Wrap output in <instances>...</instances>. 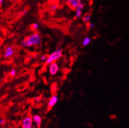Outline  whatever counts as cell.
<instances>
[{
    "instance_id": "6da1fadb",
    "label": "cell",
    "mask_w": 129,
    "mask_h": 128,
    "mask_svg": "<svg viewBox=\"0 0 129 128\" xmlns=\"http://www.w3.org/2000/svg\"><path fill=\"white\" fill-rule=\"evenodd\" d=\"M41 37L38 32H34L21 42V46L23 48H30L37 46L41 43Z\"/></svg>"
},
{
    "instance_id": "7a4b0ae2",
    "label": "cell",
    "mask_w": 129,
    "mask_h": 128,
    "mask_svg": "<svg viewBox=\"0 0 129 128\" xmlns=\"http://www.w3.org/2000/svg\"><path fill=\"white\" fill-rule=\"evenodd\" d=\"M62 48H58L56 51L51 53L50 55L48 56L46 60L45 61L46 64H50L53 62H55L62 56Z\"/></svg>"
},
{
    "instance_id": "3957f363",
    "label": "cell",
    "mask_w": 129,
    "mask_h": 128,
    "mask_svg": "<svg viewBox=\"0 0 129 128\" xmlns=\"http://www.w3.org/2000/svg\"><path fill=\"white\" fill-rule=\"evenodd\" d=\"M32 117L30 115L26 116L21 121L22 128H32L33 127Z\"/></svg>"
},
{
    "instance_id": "277c9868",
    "label": "cell",
    "mask_w": 129,
    "mask_h": 128,
    "mask_svg": "<svg viewBox=\"0 0 129 128\" xmlns=\"http://www.w3.org/2000/svg\"><path fill=\"white\" fill-rule=\"evenodd\" d=\"M58 70H59V67L58 63L56 62L49 64V72L51 76H55L57 74V72H58Z\"/></svg>"
},
{
    "instance_id": "5b68a950",
    "label": "cell",
    "mask_w": 129,
    "mask_h": 128,
    "mask_svg": "<svg viewBox=\"0 0 129 128\" xmlns=\"http://www.w3.org/2000/svg\"><path fill=\"white\" fill-rule=\"evenodd\" d=\"M58 101V96H57V95H53V96L49 99V101L48 102V110L52 108L54 106L57 104Z\"/></svg>"
},
{
    "instance_id": "8992f818",
    "label": "cell",
    "mask_w": 129,
    "mask_h": 128,
    "mask_svg": "<svg viewBox=\"0 0 129 128\" xmlns=\"http://www.w3.org/2000/svg\"><path fill=\"white\" fill-rule=\"evenodd\" d=\"M81 3H82L81 0H70V2L67 3V4L70 9L73 10H75V9L79 6V5Z\"/></svg>"
},
{
    "instance_id": "52a82bcc",
    "label": "cell",
    "mask_w": 129,
    "mask_h": 128,
    "mask_svg": "<svg viewBox=\"0 0 129 128\" xmlns=\"http://www.w3.org/2000/svg\"><path fill=\"white\" fill-rule=\"evenodd\" d=\"M33 122H34L36 124L37 128H40L42 124V118L39 115H34L32 116Z\"/></svg>"
},
{
    "instance_id": "ba28073f",
    "label": "cell",
    "mask_w": 129,
    "mask_h": 128,
    "mask_svg": "<svg viewBox=\"0 0 129 128\" xmlns=\"http://www.w3.org/2000/svg\"><path fill=\"white\" fill-rule=\"evenodd\" d=\"M84 8V4H83L82 3H81L79 5V6L75 9V16L77 18H80V17H82Z\"/></svg>"
},
{
    "instance_id": "9c48e42d",
    "label": "cell",
    "mask_w": 129,
    "mask_h": 128,
    "mask_svg": "<svg viewBox=\"0 0 129 128\" xmlns=\"http://www.w3.org/2000/svg\"><path fill=\"white\" fill-rule=\"evenodd\" d=\"M14 53H15V51L14 49H13V50H12V51H5L4 55H3V57H4L5 58H6V59H7V58H11L13 55H14Z\"/></svg>"
},
{
    "instance_id": "30bf717a",
    "label": "cell",
    "mask_w": 129,
    "mask_h": 128,
    "mask_svg": "<svg viewBox=\"0 0 129 128\" xmlns=\"http://www.w3.org/2000/svg\"><path fill=\"white\" fill-rule=\"evenodd\" d=\"M91 42V38L89 37H86L83 39L82 46L83 47H87L89 45Z\"/></svg>"
},
{
    "instance_id": "8fae6325",
    "label": "cell",
    "mask_w": 129,
    "mask_h": 128,
    "mask_svg": "<svg viewBox=\"0 0 129 128\" xmlns=\"http://www.w3.org/2000/svg\"><path fill=\"white\" fill-rule=\"evenodd\" d=\"M91 19V14H85V15H84V16L82 17V20L85 24H87V23H90Z\"/></svg>"
},
{
    "instance_id": "7c38bea8",
    "label": "cell",
    "mask_w": 129,
    "mask_h": 128,
    "mask_svg": "<svg viewBox=\"0 0 129 128\" xmlns=\"http://www.w3.org/2000/svg\"><path fill=\"white\" fill-rule=\"evenodd\" d=\"M17 74V71L15 69H12L10 70V71L9 72V76L12 77H14L16 76Z\"/></svg>"
},
{
    "instance_id": "4fadbf2b",
    "label": "cell",
    "mask_w": 129,
    "mask_h": 128,
    "mask_svg": "<svg viewBox=\"0 0 129 128\" xmlns=\"http://www.w3.org/2000/svg\"><path fill=\"white\" fill-rule=\"evenodd\" d=\"M39 27V25L38 23H34V24L31 25V28H32L33 30H38Z\"/></svg>"
},
{
    "instance_id": "5bb4252c",
    "label": "cell",
    "mask_w": 129,
    "mask_h": 128,
    "mask_svg": "<svg viewBox=\"0 0 129 128\" xmlns=\"http://www.w3.org/2000/svg\"><path fill=\"white\" fill-rule=\"evenodd\" d=\"M58 9V5L57 4H53L51 5V9L53 10V11H55L57 9Z\"/></svg>"
},
{
    "instance_id": "9a60e30c",
    "label": "cell",
    "mask_w": 129,
    "mask_h": 128,
    "mask_svg": "<svg viewBox=\"0 0 129 128\" xmlns=\"http://www.w3.org/2000/svg\"><path fill=\"white\" fill-rule=\"evenodd\" d=\"M47 57H48V56H46V55H42L41 57V60L42 62H45L47 59Z\"/></svg>"
},
{
    "instance_id": "2e32d148",
    "label": "cell",
    "mask_w": 129,
    "mask_h": 128,
    "mask_svg": "<svg viewBox=\"0 0 129 128\" xmlns=\"http://www.w3.org/2000/svg\"><path fill=\"white\" fill-rule=\"evenodd\" d=\"M94 26H95L94 23H89V28H90V29H92V28H94Z\"/></svg>"
},
{
    "instance_id": "e0dca14e",
    "label": "cell",
    "mask_w": 129,
    "mask_h": 128,
    "mask_svg": "<svg viewBox=\"0 0 129 128\" xmlns=\"http://www.w3.org/2000/svg\"><path fill=\"white\" fill-rule=\"evenodd\" d=\"M5 122L6 121L4 119H0V125H4V124H5Z\"/></svg>"
},
{
    "instance_id": "ac0fdd59",
    "label": "cell",
    "mask_w": 129,
    "mask_h": 128,
    "mask_svg": "<svg viewBox=\"0 0 129 128\" xmlns=\"http://www.w3.org/2000/svg\"><path fill=\"white\" fill-rule=\"evenodd\" d=\"M4 3V0H0V6H2Z\"/></svg>"
},
{
    "instance_id": "d6986e66",
    "label": "cell",
    "mask_w": 129,
    "mask_h": 128,
    "mask_svg": "<svg viewBox=\"0 0 129 128\" xmlns=\"http://www.w3.org/2000/svg\"><path fill=\"white\" fill-rule=\"evenodd\" d=\"M26 12H27L26 10H24V11H23V15H26Z\"/></svg>"
},
{
    "instance_id": "ffe728a7",
    "label": "cell",
    "mask_w": 129,
    "mask_h": 128,
    "mask_svg": "<svg viewBox=\"0 0 129 128\" xmlns=\"http://www.w3.org/2000/svg\"><path fill=\"white\" fill-rule=\"evenodd\" d=\"M70 0H65V2H66V3H68V2H70Z\"/></svg>"
},
{
    "instance_id": "44dd1931",
    "label": "cell",
    "mask_w": 129,
    "mask_h": 128,
    "mask_svg": "<svg viewBox=\"0 0 129 128\" xmlns=\"http://www.w3.org/2000/svg\"><path fill=\"white\" fill-rule=\"evenodd\" d=\"M12 2H16V1H17V0H10Z\"/></svg>"
}]
</instances>
